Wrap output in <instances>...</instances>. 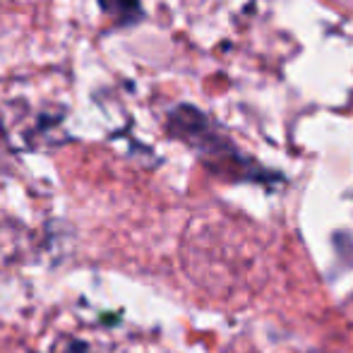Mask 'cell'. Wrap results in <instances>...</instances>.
<instances>
[{"label": "cell", "instance_id": "cell-1", "mask_svg": "<svg viewBox=\"0 0 353 353\" xmlns=\"http://www.w3.org/2000/svg\"><path fill=\"white\" fill-rule=\"evenodd\" d=\"M99 8L118 24H132L142 17L140 0H99Z\"/></svg>", "mask_w": 353, "mask_h": 353}, {"label": "cell", "instance_id": "cell-2", "mask_svg": "<svg viewBox=\"0 0 353 353\" xmlns=\"http://www.w3.org/2000/svg\"><path fill=\"white\" fill-rule=\"evenodd\" d=\"M63 353H92V351H89V344H87V341L74 339V341H70V344L65 346V351H63Z\"/></svg>", "mask_w": 353, "mask_h": 353}]
</instances>
